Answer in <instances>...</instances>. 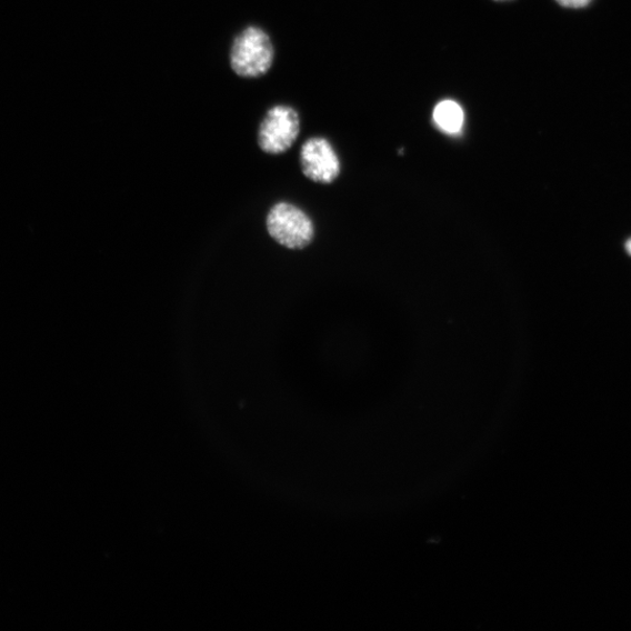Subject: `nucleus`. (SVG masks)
<instances>
[{"instance_id": "39448f33", "label": "nucleus", "mask_w": 631, "mask_h": 631, "mask_svg": "<svg viewBox=\"0 0 631 631\" xmlns=\"http://www.w3.org/2000/svg\"><path fill=\"white\" fill-rule=\"evenodd\" d=\"M433 121L440 131L457 137L464 127V110L453 100L441 101L434 108Z\"/></svg>"}, {"instance_id": "6e6552de", "label": "nucleus", "mask_w": 631, "mask_h": 631, "mask_svg": "<svg viewBox=\"0 0 631 631\" xmlns=\"http://www.w3.org/2000/svg\"><path fill=\"white\" fill-rule=\"evenodd\" d=\"M498 2H504V0H498Z\"/></svg>"}, {"instance_id": "0eeeda50", "label": "nucleus", "mask_w": 631, "mask_h": 631, "mask_svg": "<svg viewBox=\"0 0 631 631\" xmlns=\"http://www.w3.org/2000/svg\"><path fill=\"white\" fill-rule=\"evenodd\" d=\"M627 251L630 253L631 256V240L628 241L627 243Z\"/></svg>"}, {"instance_id": "f03ea898", "label": "nucleus", "mask_w": 631, "mask_h": 631, "mask_svg": "<svg viewBox=\"0 0 631 631\" xmlns=\"http://www.w3.org/2000/svg\"><path fill=\"white\" fill-rule=\"evenodd\" d=\"M267 229L270 237L290 250H301L310 244L314 236L311 219L302 210L287 202H280L270 210Z\"/></svg>"}, {"instance_id": "f257e3e1", "label": "nucleus", "mask_w": 631, "mask_h": 631, "mask_svg": "<svg viewBox=\"0 0 631 631\" xmlns=\"http://www.w3.org/2000/svg\"><path fill=\"white\" fill-rule=\"evenodd\" d=\"M276 49L269 34L258 27H248L233 40L230 63L240 78L266 76L274 63Z\"/></svg>"}, {"instance_id": "20e7f679", "label": "nucleus", "mask_w": 631, "mask_h": 631, "mask_svg": "<svg viewBox=\"0 0 631 631\" xmlns=\"http://www.w3.org/2000/svg\"><path fill=\"white\" fill-rule=\"evenodd\" d=\"M301 168L316 183L330 184L341 173V162L332 146L322 138L308 140L301 149Z\"/></svg>"}, {"instance_id": "423d86ee", "label": "nucleus", "mask_w": 631, "mask_h": 631, "mask_svg": "<svg viewBox=\"0 0 631 631\" xmlns=\"http://www.w3.org/2000/svg\"><path fill=\"white\" fill-rule=\"evenodd\" d=\"M557 2L565 8L578 9L588 6L591 0H557Z\"/></svg>"}, {"instance_id": "7ed1b4c3", "label": "nucleus", "mask_w": 631, "mask_h": 631, "mask_svg": "<svg viewBox=\"0 0 631 631\" xmlns=\"http://www.w3.org/2000/svg\"><path fill=\"white\" fill-rule=\"evenodd\" d=\"M300 130L298 111L289 106H276L267 111L260 124L258 142L266 153L280 154L296 143Z\"/></svg>"}]
</instances>
